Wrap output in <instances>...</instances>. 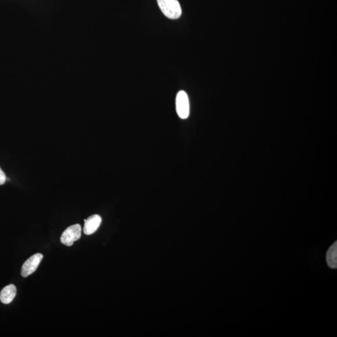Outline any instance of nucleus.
<instances>
[{"label": "nucleus", "instance_id": "2", "mask_svg": "<svg viewBox=\"0 0 337 337\" xmlns=\"http://www.w3.org/2000/svg\"><path fill=\"white\" fill-rule=\"evenodd\" d=\"M81 226L78 223L72 225L63 232L61 237V242L66 246H72L81 236Z\"/></svg>", "mask_w": 337, "mask_h": 337}, {"label": "nucleus", "instance_id": "5", "mask_svg": "<svg viewBox=\"0 0 337 337\" xmlns=\"http://www.w3.org/2000/svg\"><path fill=\"white\" fill-rule=\"evenodd\" d=\"M102 219L98 214L93 215L84 220V226L83 228L84 233L86 235H91L95 233L100 226Z\"/></svg>", "mask_w": 337, "mask_h": 337}, {"label": "nucleus", "instance_id": "3", "mask_svg": "<svg viewBox=\"0 0 337 337\" xmlns=\"http://www.w3.org/2000/svg\"><path fill=\"white\" fill-rule=\"evenodd\" d=\"M176 111L179 118L185 120L189 117L190 114V105L188 95L184 91H181L177 93L175 100Z\"/></svg>", "mask_w": 337, "mask_h": 337}, {"label": "nucleus", "instance_id": "1", "mask_svg": "<svg viewBox=\"0 0 337 337\" xmlns=\"http://www.w3.org/2000/svg\"><path fill=\"white\" fill-rule=\"evenodd\" d=\"M159 7L166 17L169 19H178L182 14L181 5L178 0H157Z\"/></svg>", "mask_w": 337, "mask_h": 337}, {"label": "nucleus", "instance_id": "4", "mask_svg": "<svg viewBox=\"0 0 337 337\" xmlns=\"http://www.w3.org/2000/svg\"><path fill=\"white\" fill-rule=\"evenodd\" d=\"M43 258L41 254H35L31 256L25 262L22 266L21 274L23 277H27L35 273L38 268L39 263Z\"/></svg>", "mask_w": 337, "mask_h": 337}, {"label": "nucleus", "instance_id": "8", "mask_svg": "<svg viewBox=\"0 0 337 337\" xmlns=\"http://www.w3.org/2000/svg\"><path fill=\"white\" fill-rule=\"evenodd\" d=\"M6 180H7V177H6L4 172L0 168V185H4Z\"/></svg>", "mask_w": 337, "mask_h": 337}, {"label": "nucleus", "instance_id": "6", "mask_svg": "<svg viewBox=\"0 0 337 337\" xmlns=\"http://www.w3.org/2000/svg\"><path fill=\"white\" fill-rule=\"evenodd\" d=\"M16 288L13 284L6 286L0 293V300L4 304H9L15 299Z\"/></svg>", "mask_w": 337, "mask_h": 337}, {"label": "nucleus", "instance_id": "7", "mask_svg": "<svg viewBox=\"0 0 337 337\" xmlns=\"http://www.w3.org/2000/svg\"><path fill=\"white\" fill-rule=\"evenodd\" d=\"M328 265L330 268H336L337 267V242H335L328 249L326 256Z\"/></svg>", "mask_w": 337, "mask_h": 337}]
</instances>
